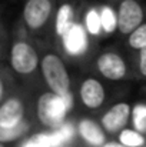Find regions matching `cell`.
Instances as JSON below:
<instances>
[{"label": "cell", "instance_id": "cell-17", "mask_svg": "<svg viewBox=\"0 0 146 147\" xmlns=\"http://www.w3.org/2000/svg\"><path fill=\"white\" fill-rule=\"evenodd\" d=\"M128 46L135 51L146 47V22H143L138 29H135L128 37Z\"/></svg>", "mask_w": 146, "mask_h": 147}, {"label": "cell", "instance_id": "cell-24", "mask_svg": "<svg viewBox=\"0 0 146 147\" xmlns=\"http://www.w3.org/2000/svg\"><path fill=\"white\" fill-rule=\"evenodd\" d=\"M0 147H1V146H0Z\"/></svg>", "mask_w": 146, "mask_h": 147}, {"label": "cell", "instance_id": "cell-8", "mask_svg": "<svg viewBox=\"0 0 146 147\" xmlns=\"http://www.w3.org/2000/svg\"><path fill=\"white\" fill-rule=\"evenodd\" d=\"M132 109L133 107L128 101H119L110 106L100 119L103 130L110 134H119L123 129L128 127L129 121L132 120Z\"/></svg>", "mask_w": 146, "mask_h": 147}, {"label": "cell", "instance_id": "cell-4", "mask_svg": "<svg viewBox=\"0 0 146 147\" xmlns=\"http://www.w3.org/2000/svg\"><path fill=\"white\" fill-rule=\"evenodd\" d=\"M54 14L53 0H26L22 9V26L30 34L40 33L48 27Z\"/></svg>", "mask_w": 146, "mask_h": 147}, {"label": "cell", "instance_id": "cell-19", "mask_svg": "<svg viewBox=\"0 0 146 147\" xmlns=\"http://www.w3.org/2000/svg\"><path fill=\"white\" fill-rule=\"evenodd\" d=\"M24 147H53V146H52L49 134H36L24 144Z\"/></svg>", "mask_w": 146, "mask_h": 147}, {"label": "cell", "instance_id": "cell-6", "mask_svg": "<svg viewBox=\"0 0 146 147\" xmlns=\"http://www.w3.org/2000/svg\"><path fill=\"white\" fill-rule=\"evenodd\" d=\"M96 70L97 73L110 82L125 80L129 74V67L126 60L113 50L102 51L96 57Z\"/></svg>", "mask_w": 146, "mask_h": 147}, {"label": "cell", "instance_id": "cell-15", "mask_svg": "<svg viewBox=\"0 0 146 147\" xmlns=\"http://www.w3.org/2000/svg\"><path fill=\"white\" fill-rule=\"evenodd\" d=\"M29 129H30V124L27 120H24L16 127H9V129L0 127V143H10V142L19 140L29 131Z\"/></svg>", "mask_w": 146, "mask_h": 147}, {"label": "cell", "instance_id": "cell-23", "mask_svg": "<svg viewBox=\"0 0 146 147\" xmlns=\"http://www.w3.org/2000/svg\"><path fill=\"white\" fill-rule=\"evenodd\" d=\"M105 147H125V146H122L120 143H119V144H116V143H110V144H105Z\"/></svg>", "mask_w": 146, "mask_h": 147}, {"label": "cell", "instance_id": "cell-7", "mask_svg": "<svg viewBox=\"0 0 146 147\" xmlns=\"http://www.w3.org/2000/svg\"><path fill=\"white\" fill-rule=\"evenodd\" d=\"M26 120V101L20 94H7L0 101V127H16Z\"/></svg>", "mask_w": 146, "mask_h": 147}, {"label": "cell", "instance_id": "cell-14", "mask_svg": "<svg viewBox=\"0 0 146 147\" xmlns=\"http://www.w3.org/2000/svg\"><path fill=\"white\" fill-rule=\"evenodd\" d=\"M119 143L125 147H142L146 143L145 136L135 129H123L119 133Z\"/></svg>", "mask_w": 146, "mask_h": 147}, {"label": "cell", "instance_id": "cell-5", "mask_svg": "<svg viewBox=\"0 0 146 147\" xmlns=\"http://www.w3.org/2000/svg\"><path fill=\"white\" fill-rule=\"evenodd\" d=\"M145 22V10L138 0H119L116 9V32L128 37Z\"/></svg>", "mask_w": 146, "mask_h": 147}, {"label": "cell", "instance_id": "cell-21", "mask_svg": "<svg viewBox=\"0 0 146 147\" xmlns=\"http://www.w3.org/2000/svg\"><path fill=\"white\" fill-rule=\"evenodd\" d=\"M138 71L143 79H146V47L138 51Z\"/></svg>", "mask_w": 146, "mask_h": 147}, {"label": "cell", "instance_id": "cell-20", "mask_svg": "<svg viewBox=\"0 0 146 147\" xmlns=\"http://www.w3.org/2000/svg\"><path fill=\"white\" fill-rule=\"evenodd\" d=\"M9 46H10V43H9V34H7L6 27H4L1 19H0V61L6 56V50L9 49Z\"/></svg>", "mask_w": 146, "mask_h": 147}, {"label": "cell", "instance_id": "cell-12", "mask_svg": "<svg viewBox=\"0 0 146 147\" xmlns=\"http://www.w3.org/2000/svg\"><path fill=\"white\" fill-rule=\"evenodd\" d=\"M77 133L83 142L92 147H102L106 143V131L102 124L96 123L93 119H80L77 123Z\"/></svg>", "mask_w": 146, "mask_h": 147}, {"label": "cell", "instance_id": "cell-13", "mask_svg": "<svg viewBox=\"0 0 146 147\" xmlns=\"http://www.w3.org/2000/svg\"><path fill=\"white\" fill-rule=\"evenodd\" d=\"M83 26L89 36L92 37H100L103 34L102 27V17H100V9L99 7H90L83 17Z\"/></svg>", "mask_w": 146, "mask_h": 147}, {"label": "cell", "instance_id": "cell-18", "mask_svg": "<svg viewBox=\"0 0 146 147\" xmlns=\"http://www.w3.org/2000/svg\"><path fill=\"white\" fill-rule=\"evenodd\" d=\"M132 123L135 130L139 133H146V106L145 104H136L132 109Z\"/></svg>", "mask_w": 146, "mask_h": 147}, {"label": "cell", "instance_id": "cell-9", "mask_svg": "<svg viewBox=\"0 0 146 147\" xmlns=\"http://www.w3.org/2000/svg\"><path fill=\"white\" fill-rule=\"evenodd\" d=\"M79 98L80 103L89 110L100 109L106 100V90L103 83L96 77L83 79L79 86Z\"/></svg>", "mask_w": 146, "mask_h": 147}, {"label": "cell", "instance_id": "cell-3", "mask_svg": "<svg viewBox=\"0 0 146 147\" xmlns=\"http://www.w3.org/2000/svg\"><path fill=\"white\" fill-rule=\"evenodd\" d=\"M73 104L72 96L60 97L52 92L42 93L36 100V116L37 120L48 129L56 130L65 124V119Z\"/></svg>", "mask_w": 146, "mask_h": 147}, {"label": "cell", "instance_id": "cell-22", "mask_svg": "<svg viewBox=\"0 0 146 147\" xmlns=\"http://www.w3.org/2000/svg\"><path fill=\"white\" fill-rule=\"evenodd\" d=\"M6 97V87H4V82L3 79L0 77V101Z\"/></svg>", "mask_w": 146, "mask_h": 147}, {"label": "cell", "instance_id": "cell-16", "mask_svg": "<svg viewBox=\"0 0 146 147\" xmlns=\"http://www.w3.org/2000/svg\"><path fill=\"white\" fill-rule=\"evenodd\" d=\"M100 9V17H102V27L105 34H110L116 30V10H113L110 6L103 4Z\"/></svg>", "mask_w": 146, "mask_h": 147}, {"label": "cell", "instance_id": "cell-2", "mask_svg": "<svg viewBox=\"0 0 146 147\" xmlns=\"http://www.w3.org/2000/svg\"><path fill=\"white\" fill-rule=\"evenodd\" d=\"M43 82L46 83L49 92L60 97L72 96V80L69 70L57 51L46 50L40 54V69Z\"/></svg>", "mask_w": 146, "mask_h": 147}, {"label": "cell", "instance_id": "cell-1", "mask_svg": "<svg viewBox=\"0 0 146 147\" xmlns=\"http://www.w3.org/2000/svg\"><path fill=\"white\" fill-rule=\"evenodd\" d=\"M9 66L14 74L27 79L40 69V54L33 40L27 36L26 29L19 23L14 27L9 46Z\"/></svg>", "mask_w": 146, "mask_h": 147}, {"label": "cell", "instance_id": "cell-11", "mask_svg": "<svg viewBox=\"0 0 146 147\" xmlns=\"http://www.w3.org/2000/svg\"><path fill=\"white\" fill-rule=\"evenodd\" d=\"M75 23H76L75 6L70 1L60 3L56 7L54 17H53V33H54V36L59 40H62L69 33V30L72 29V26Z\"/></svg>", "mask_w": 146, "mask_h": 147}, {"label": "cell", "instance_id": "cell-10", "mask_svg": "<svg viewBox=\"0 0 146 147\" xmlns=\"http://www.w3.org/2000/svg\"><path fill=\"white\" fill-rule=\"evenodd\" d=\"M89 34L83 26V23H75L72 26V29L69 30V33L60 40L62 45L65 46V50L69 56L72 57H77L82 56L88 47H89Z\"/></svg>", "mask_w": 146, "mask_h": 147}]
</instances>
